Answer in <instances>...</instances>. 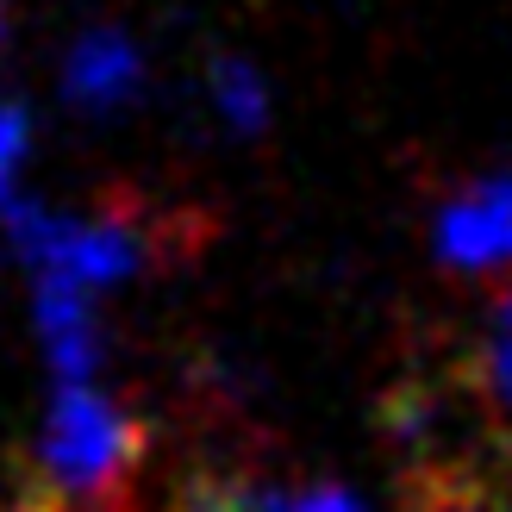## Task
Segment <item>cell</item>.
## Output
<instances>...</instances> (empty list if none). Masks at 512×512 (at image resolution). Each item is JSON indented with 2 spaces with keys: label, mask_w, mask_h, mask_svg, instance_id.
<instances>
[{
  "label": "cell",
  "mask_w": 512,
  "mask_h": 512,
  "mask_svg": "<svg viewBox=\"0 0 512 512\" xmlns=\"http://www.w3.org/2000/svg\"><path fill=\"white\" fill-rule=\"evenodd\" d=\"M7 238L32 263V275H63L82 288H113V281L150 269L163 250H194L200 225L194 213H163L144 194H107L88 213H44L32 200H7Z\"/></svg>",
  "instance_id": "1"
},
{
  "label": "cell",
  "mask_w": 512,
  "mask_h": 512,
  "mask_svg": "<svg viewBox=\"0 0 512 512\" xmlns=\"http://www.w3.org/2000/svg\"><path fill=\"white\" fill-rule=\"evenodd\" d=\"M150 456V425L94 381H57V400L38 431L32 500L50 512H132Z\"/></svg>",
  "instance_id": "2"
},
{
  "label": "cell",
  "mask_w": 512,
  "mask_h": 512,
  "mask_svg": "<svg viewBox=\"0 0 512 512\" xmlns=\"http://www.w3.org/2000/svg\"><path fill=\"white\" fill-rule=\"evenodd\" d=\"M438 263L456 275H506L512 269V175H481L438 207L431 225Z\"/></svg>",
  "instance_id": "3"
},
{
  "label": "cell",
  "mask_w": 512,
  "mask_h": 512,
  "mask_svg": "<svg viewBox=\"0 0 512 512\" xmlns=\"http://www.w3.org/2000/svg\"><path fill=\"white\" fill-rule=\"evenodd\" d=\"M38 281V325H44V350H50V375L57 381H94L100 369V331H94V306L82 281L63 275H32Z\"/></svg>",
  "instance_id": "4"
},
{
  "label": "cell",
  "mask_w": 512,
  "mask_h": 512,
  "mask_svg": "<svg viewBox=\"0 0 512 512\" xmlns=\"http://www.w3.org/2000/svg\"><path fill=\"white\" fill-rule=\"evenodd\" d=\"M138 50L125 44L119 32H88L82 44L69 50V69H63V88L82 100V107H113V100H125L138 88Z\"/></svg>",
  "instance_id": "5"
},
{
  "label": "cell",
  "mask_w": 512,
  "mask_h": 512,
  "mask_svg": "<svg viewBox=\"0 0 512 512\" xmlns=\"http://www.w3.org/2000/svg\"><path fill=\"white\" fill-rule=\"evenodd\" d=\"M469 381H475V394L494 406V419L512 438V288H500L488 319H481V338L469 350Z\"/></svg>",
  "instance_id": "6"
},
{
  "label": "cell",
  "mask_w": 512,
  "mask_h": 512,
  "mask_svg": "<svg viewBox=\"0 0 512 512\" xmlns=\"http://www.w3.org/2000/svg\"><path fill=\"white\" fill-rule=\"evenodd\" d=\"M207 82H213V107L225 113V125H232V132H263V119H269V88H263V75H256L250 63L219 57Z\"/></svg>",
  "instance_id": "7"
},
{
  "label": "cell",
  "mask_w": 512,
  "mask_h": 512,
  "mask_svg": "<svg viewBox=\"0 0 512 512\" xmlns=\"http://www.w3.org/2000/svg\"><path fill=\"white\" fill-rule=\"evenodd\" d=\"M263 500L275 512H369L350 488H338V481H313V488H263Z\"/></svg>",
  "instance_id": "8"
},
{
  "label": "cell",
  "mask_w": 512,
  "mask_h": 512,
  "mask_svg": "<svg viewBox=\"0 0 512 512\" xmlns=\"http://www.w3.org/2000/svg\"><path fill=\"white\" fill-rule=\"evenodd\" d=\"M175 512H250V488L225 475H200L175 494Z\"/></svg>",
  "instance_id": "9"
},
{
  "label": "cell",
  "mask_w": 512,
  "mask_h": 512,
  "mask_svg": "<svg viewBox=\"0 0 512 512\" xmlns=\"http://www.w3.org/2000/svg\"><path fill=\"white\" fill-rule=\"evenodd\" d=\"M19 157H25V113H19V107H7V100H0V188L13 182Z\"/></svg>",
  "instance_id": "10"
},
{
  "label": "cell",
  "mask_w": 512,
  "mask_h": 512,
  "mask_svg": "<svg viewBox=\"0 0 512 512\" xmlns=\"http://www.w3.org/2000/svg\"><path fill=\"white\" fill-rule=\"evenodd\" d=\"M250 512H275V506L263 500V488H250Z\"/></svg>",
  "instance_id": "11"
},
{
  "label": "cell",
  "mask_w": 512,
  "mask_h": 512,
  "mask_svg": "<svg viewBox=\"0 0 512 512\" xmlns=\"http://www.w3.org/2000/svg\"><path fill=\"white\" fill-rule=\"evenodd\" d=\"M0 512H19V500H13V506H0Z\"/></svg>",
  "instance_id": "12"
},
{
  "label": "cell",
  "mask_w": 512,
  "mask_h": 512,
  "mask_svg": "<svg viewBox=\"0 0 512 512\" xmlns=\"http://www.w3.org/2000/svg\"><path fill=\"white\" fill-rule=\"evenodd\" d=\"M0 38H7V19H0Z\"/></svg>",
  "instance_id": "13"
}]
</instances>
